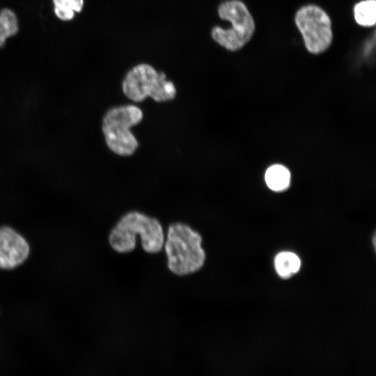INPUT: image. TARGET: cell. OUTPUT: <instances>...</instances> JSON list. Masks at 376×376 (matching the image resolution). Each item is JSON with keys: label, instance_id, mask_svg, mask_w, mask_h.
<instances>
[{"label": "cell", "instance_id": "1", "mask_svg": "<svg viewBox=\"0 0 376 376\" xmlns=\"http://www.w3.org/2000/svg\"><path fill=\"white\" fill-rule=\"evenodd\" d=\"M139 235L143 249L150 253L159 252L164 237L160 223L155 218L139 212H130L123 216L111 230L109 237L111 246L118 253H127L136 246Z\"/></svg>", "mask_w": 376, "mask_h": 376}, {"label": "cell", "instance_id": "2", "mask_svg": "<svg viewBox=\"0 0 376 376\" xmlns=\"http://www.w3.org/2000/svg\"><path fill=\"white\" fill-rule=\"evenodd\" d=\"M201 242V235L188 225L182 223L170 225L165 242L169 269L178 276L198 271L205 260Z\"/></svg>", "mask_w": 376, "mask_h": 376}, {"label": "cell", "instance_id": "3", "mask_svg": "<svg viewBox=\"0 0 376 376\" xmlns=\"http://www.w3.org/2000/svg\"><path fill=\"white\" fill-rule=\"evenodd\" d=\"M143 111L133 104L111 108L104 114L102 132L108 148L120 156H130L136 150L139 143L131 131L143 119Z\"/></svg>", "mask_w": 376, "mask_h": 376}, {"label": "cell", "instance_id": "4", "mask_svg": "<svg viewBox=\"0 0 376 376\" xmlns=\"http://www.w3.org/2000/svg\"><path fill=\"white\" fill-rule=\"evenodd\" d=\"M122 90L128 99L135 102H141L147 97L164 102L174 99L176 95L174 84L166 79L163 72L148 63L138 64L127 72Z\"/></svg>", "mask_w": 376, "mask_h": 376}, {"label": "cell", "instance_id": "5", "mask_svg": "<svg viewBox=\"0 0 376 376\" xmlns=\"http://www.w3.org/2000/svg\"><path fill=\"white\" fill-rule=\"evenodd\" d=\"M218 15L221 19L228 21L231 26L224 29L216 26L212 28V39L229 51H237L248 43L255 31L254 19L246 6L240 0H228L218 7Z\"/></svg>", "mask_w": 376, "mask_h": 376}, {"label": "cell", "instance_id": "6", "mask_svg": "<svg viewBox=\"0 0 376 376\" xmlns=\"http://www.w3.org/2000/svg\"><path fill=\"white\" fill-rule=\"evenodd\" d=\"M295 22L310 53L321 54L331 45V22L322 8L313 4L302 6L297 11Z\"/></svg>", "mask_w": 376, "mask_h": 376}, {"label": "cell", "instance_id": "7", "mask_svg": "<svg viewBox=\"0 0 376 376\" xmlns=\"http://www.w3.org/2000/svg\"><path fill=\"white\" fill-rule=\"evenodd\" d=\"M29 253V244L20 234L10 227H0V268L18 267L26 260Z\"/></svg>", "mask_w": 376, "mask_h": 376}, {"label": "cell", "instance_id": "8", "mask_svg": "<svg viewBox=\"0 0 376 376\" xmlns=\"http://www.w3.org/2000/svg\"><path fill=\"white\" fill-rule=\"evenodd\" d=\"M267 187L274 191H282L288 188L290 173L284 166L275 164L269 167L265 174Z\"/></svg>", "mask_w": 376, "mask_h": 376}, {"label": "cell", "instance_id": "9", "mask_svg": "<svg viewBox=\"0 0 376 376\" xmlns=\"http://www.w3.org/2000/svg\"><path fill=\"white\" fill-rule=\"evenodd\" d=\"M301 265L299 258L294 253L282 251L276 255L274 266L278 274L283 278H288L297 273Z\"/></svg>", "mask_w": 376, "mask_h": 376}, {"label": "cell", "instance_id": "10", "mask_svg": "<svg viewBox=\"0 0 376 376\" xmlns=\"http://www.w3.org/2000/svg\"><path fill=\"white\" fill-rule=\"evenodd\" d=\"M354 17L356 22L360 26L370 27L376 22V1L363 0L355 4Z\"/></svg>", "mask_w": 376, "mask_h": 376}, {"label": "cell", "instance_id": "11", "mask_svg": "<svg viewBox=\"0 0 376 376\" xmlns=\"http://www.w3.org/2000/svg\"><path fill=\"white\" fill-rule=\"evenodd\" d=\"M19 25L17 15L9 8L0 11V46L5 45L6 40L18 32Z\"/></svg>", "mask_w": 376, "mask_h": 376}, {"label": "cell", "instance_id": "12", "mask_svg": "<svg viewBox=\"0 0 376 376\" xmlns=\"http://www.w3.org/2000/svg\"><path fill=\"white\" fill-rule=\"evenodd\" d=\"M54 13L56 17L63 21H69L73 19L75 12L69 6L68 0H53Z\"/></svg>", "mask_w": 376, "mask_h": 376}, {"label": "cell", "instance_id": "13", "mask_svg": "<svg viewBox=\"0 0 376 376\" xmlns=\"http://www.w3.org/2000/svg\"><path fill=\"white\" fill-rule=\"evenodd\" d=\"M69 6L75 13L81 11L84 6V0H68Z\"/></svg>", "mask_w": 376, "mask_h": 376}, {"label": "cell", "instance_id": "14", "mask_svg": "<svg viewBox=\"0 0 376 376\" xmlns=\"http://www.w3.org/2000/svg\"><path fill=\"white\" fill-rule=\"evenodd\" d=\"M0 47H1V46H0Z\"/></svg>", "mask_w": 376, "mask_h": 376}]
</instances>
